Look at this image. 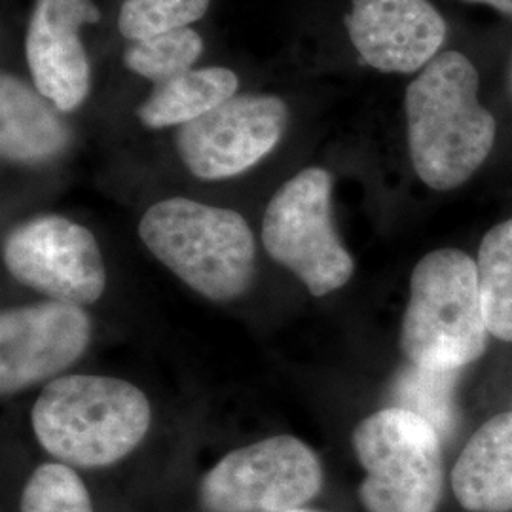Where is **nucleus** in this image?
I'll return each instance as SVG.
<instances>
[{
	"instance_id": "1",
	"label": "nucleus",
	"mask_w": 512,
	"mask_h": 512,
	"mask_svg": "<svg viewBox=\"0 0 512 512\" xmlns=\"http://www.w3.org/2000/svg\"><path fill=\"white\" fill-rule=\"evenodd\" d=\"M404 112L414 171L433 190L467 183L494 148L497 124L478 101V73L467 55H437L410 82Z\"/></svg>"
},
{
	"instance_id": "2",
	"label": "nucleus",
	"mask_w": 512,
	"mask_h": 512,
	"mask_svg": "<svg viewBox=\"0 0 512 512\" xmlns=\"http://www.w3.org/2000/svg\"><path fill=\"white\" fill-rule=\"evenodd\" d=\"M145 393L126 380L65 376L46 385L33 408L40 446L63 465L97 469L129 456L150 427Z\"/></svg>"
},
{
	"instance_id": "3",
	"label": "nucleus",
	"mask_w": 512,
	"mask_h": 512,
	"mask_svg": "<svg viewBox=\"0 0 512 512\" xmlns=\"http://www.w3.org/2000/svg\"><path fill=\"white\" fill-rule=\"evenodd\" d=\"M139 236L164 266L213 302L238 298L253 281L255 238L238 211L169 198L143 215Z\"/></svg>"
},
{
	"instance_id": "4",
	"label": "nucleus",
	"mask_w": 512,
	"mask_h": 512,
	"mask_svg": "<svg viewBox=\"0 0 512 512\" xmlns=\"http://www.w3.org/2000/svg\"><path fill=\"white\" fill-rule=\"evenodd\" d=\"M488 327L476 260L458 249L423 256L410 281L401 325V349L414 366L454 372L482 357Z\"/></svg>"
},
{
	"instance_id": "5",
	"label": "nucleus",
	"mask_w": 512,
	"mask_h": 512,
	"mask_svg": "<svg viewBox=\"0 0 512 512\" xmlns=\"http://www.w3.org/2000/svg\"><path fill=\"white\" fill-rule=\"evenodd\" d=\"M366 471L359 497L366 512H437L444 488L439 429L406 408H385L353 431Z\"/></svg>"
},
{
	"instance_id": "6",
	"label": "nucleus",
	"mask_w": 512,
	"mask_h": 512,
	"mask_svg": "<svg viewBox=\"0 0 512 512\" xmlns=\"http://www.w3.org/2000/svg\"><path fill=\"white\" fill-rule=\"evenodd\" d=\"M332 177L308 167L283 184L268 203L262 241L268 255L291 270L313 296L342 289L355 270L332 222Z\"/></svg>"
},
{
	"instance_id": "7",
	"label": "nucleus",
	"mask_w": 512,
	"mask_h": 512,
	"mask_svg": "<svg viewBox=\"0 0 512 512\" xmlns=\"http://www.w3.org/2000/svg\"><path fill=\"white\" fill-rule=\"evenodd\" d=\"M323 488V467L306 442L289 435L258 440L226 454L205 473L207 512H285L310 503Z\"/></svg>"
},
{
	"instance_id": "8",
	"label": "nucleus",
	"mask_w": 512,
	"mask_h": 512,
	"mask_svg": "<svg viewBox=\"0 0 512 512\" xmlns=\"http://www.w3.org/2000/svg\"><path fill=\"white\" fill-rule=\"evenodd\" d=\"M8 272L25 287L71 306H90L107 287V270L92 232L59 215L16 226L2 247Z\"/></svg>"
},
{
	"instance_id": "9",
	"label": "nucleus",
	"mask_w": 512,
	"mask_h": 512,
	"mask_svg": "<svg viewBox=\"0 0 512 512\" xmlns=\"http://www.w3.org/2000/svg\"><path fill=\"white\" fill-rule=\"evenodd\" d=\"M289 109L275 95H234L184 124L175 148L186 169L203 181L230 179L251 169L281 141Z\"/></svg>"
},
{
	"instance_id": "10",
	"label": "nucleus",
	"mask_w": 512,
	"mask_h": 512,
	"mask_svg": "<svg viewBox=\"0 0 512 512\" xmlns=\"http://www.w3.org/2000/svg\"><path fill=\"white\" fill-rule=\"evenodd\" d=\"M92 323L82 308L44 302L0 315V391L14 395L76 363L90 344Z\"/></svg>"
},
{
	"instance_id": "11",
	"label": "nucleus",
	"mask_w": 512,
	"mask_h": 512,
	"mask_svg": "<svg viewBox=\"0 0 512 512\" xmlns=\"http://www.w3.org/2000/svg\"><path fill=\"white\" fill-rule=\"evenodd\" d=\"M99 19L93 0H35L25 37L27 65L35 88L61 112L78 109L90 93V61L80 29Z\"/></svg>"
},
{
	"instance_id": "12",
	"label": "nucleus",
	"mask_w": 512,
	"mask_h": 512,
	"mask_svg": "<svg viewBox=\"0 0 512 512\" xmlns=\"http://www.w3.org/2000/svg\"><path fill=\"white\" fill-rule=\"evenodd\" d=\"M349 38L384 73L423 71L439 54L448 25L427 0H353Z\"/></svg>"
},
{
	"instance_id": "13",
	"label": "nucleus",
	"mask_w": 512,
	"mask_h": 512,
	"mask_svg": "<svg viewBox=\"0 0 512 512\" xmlns=\"http://www.w3.org/2000/svg\"><path fill=\"white\" fill-rule=\"evenodd\" d=\"M54 103L18 78H0V152L6 162L48 164L71 143V128Z\"/></svg>"
},
{
	"instance_id": "14",
	"label": "nucleus",
	"mask_w": 512,
	"mask_h": 512,
	"mask_svg": "<svg viewBox=\"0 0 512 512\" xmlns=\"http://www.w3.org/2000/svg\"><path fill=\"white\" fill-rule=\"evenodd\" d=\"M452 490L469 512H512V412L486 421L463 448Z\"/></svg>"
},
{
	"instance_id": "15",
	"label": "nucleus",
	"mask_w": 512,
	"mask_h": 512,
	"mask_svg": "<svg viewBox=\"0 0 512 512\" xmlns=\"http://www.w3.org/2000/svg\"><path fill=\"white\" fill-rule=\"evenodd\" d=\"M238 88V74L230 69H192L154 86L137 114L150 129L181 128L238 95Z\"/></svg>"
},
{
	"instance_id": "16",
	"label": "nucleus",
	"mask_w": 512,
	"mask_h": 512,
	"mask_svg": "<svg viewBox=\"0 0 512 512\" xmlns=\"http://www.w3.org/2000/svg\"><path fill=\"white\" fill-rule=\"evenodd\" d=\"M476 272L490 336L512 342V219L488 230L478 247Z\"/></svg>"
},
{
	"instance_id": "17",
	"label": "nucleus",
	"mask_w": 512,
	"mask_h": 512,
	"mask_svg": "<svg viewBox=\"0 0 512 512\" xmlns=\"http://www.w3.org/2000/svg\"><path fill=\"white\" fill-rule=\"evenodd\" d=\"M202 52V37L190 27H179L143 40H128L124 63L129 71L158 86L192 71Z\"/></svg>"
},
{
	"instance_id": "18",
	"label": "nucleus",
	"mask_w": 512,
	"mask_h": 512,
	"mask_svg": "<svg viewBox=\"0 0 512 512\" xmlns=\"http://www.w3.org/2000/svg\"><path fill=\"white\" fill-rule=\"evenodd\" d=\"M19 512H93L82 478L63 463H44L27 480Z\"/></svg>"
},
{
	"instance_id": "19",
	"label": "nucleus",
	"mask_w": 512,
	"mask_h": 512,
	"mask_svg": "<svg viewBox=\"0 0 512 512\" xmlns=\"http://www.w3.org/2000/svg\"><path fill=\"white\" fill-rule=\"evenodd\" d=\"M211 0H124L118 29L128 40H143L190 27L209 10Z\"/></svg>"
},
{
	"instance_id": "20",
	"label": "nucleus",
	"mask_w": 512,
	"mask_h": 512,
	"mask_svg": "<svg viewBox=\"0 0 512 512\" xmlns=\"http://www.w3.org/2000/svg\"><path fill=\"white\" fill-rule=\"evenodd\" d=\"M414 366V365H412ZM450 372L427 370L414 366L403 376L397 385L399 395V408H406L421 418L431 421L439 429V421L446 416V395H448V382L446 376Z\"/></svg>"
},
{
	"instance_id": "21",
	"label": "nucleus",
	"mask_w": 512,
	"mask_h": 512,
	"mask_svg": "<svg viewBox=\"0 0 512 512\" xmlns=\"http://www.w3.org/2000/svg\"><path fill=\"white\" fill-rule=\"evenodd\" d=\"M465 2H476V4H488L495 8L497 12L505 14L512 18V0H465Z\"/></svg>"
},
{
	"instance_id": "22",
	"label": "nucleus",
	"mask_w": 512,
	"mask_h": 512,
	"mask_svg": "<svg viewBox=\"0 0 512 512\" xmlns=\"http://www.w3.org/2000/svg\"><path fill=\"white\" fill-rule=\"evenodd\" d=\"M507 86H509V93L512 95V57L509 63V71H507Z\"/></svg>"
},
{
	"instance_id": "23",
	"label": "nucleus",
	"mask_w": 512,
	"mask_h": 512,
	"mask_svg": "<svg viewBox=\"0 0 512 512\" xmlns=\"http://www.w3.org/2000/svg\"><path fill=\"white\" fill-rule=\"evenodd\" d=\"M285 512H319V511H311V509H304V507H300V509H293V511H285Z\"/></svg>"
}]
</instances>
